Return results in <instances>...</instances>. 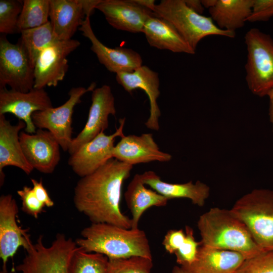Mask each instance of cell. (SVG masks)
<instances>
[{
    "mask_svg": "<svg viewBox=\"0 0 273 273\" xmlns=\"http://www.w3.org/2000/svg\"><path fill=\"white\" fill-rule=\"evenodd\" d=\"M96 9L114 28L132 33L143 32L146 22L154 15L136 0H100Z\"/></svg>",
    "mask_w": 273,
    "mask_h": 273,
    "instance_id": "cell-17",
    "label": "cell"
},
{
    "mask_svg": "<svg viewBox=\"0 0 273 273\" xmlns=\"http://www.w3.org/2000/svg\"><path fill=\"white\" fill-rule=\"evenodd\" d=\"M0 273H14V271L8 272V270L7 271H4V270H2V271H1Z\"/></svg>",
    "mask_w": 273,
    "mask_h": 273,
    "instance_id": "cell-43",
    "label": "cell"
},
{
    "mask_svg": "<svg viewBox=\"0 0 273 273\" xmlns=\"http://www.w3.org/2000/svg\"><path fill=\"white\" fill-rule=\"evenodd\" d=\"M187 6L194 12L202 15L204 10L201 1L200 0H185Z\"/></svg>",
    "mask_w": 273,
    "mask_h": 273,
    "instance_id": "cell-38",
    "label": "cell"
},
{
    "mask_svg": "<svg viewBox=\"0 0 273 273\" xmlns=\"http://www.w3.org/2000/svg\"><path fill=\"white\" fill-rule=\"evenodd\" d=\"M120 125L112 134L102 131L91 141L82 145L70 155L68 163L74 172L80 177L92 174L113 158L114 142L124 135L125 118L119 120Z\"/></svg>",
    "mask_w": 273,
    "mask_h": 273,
    "instance_id": "cell-11",
    "label": "cell"
},
{
    "mask_svg": "<svg viewBox=\"0 0 273 273\" xmlns=\"http://www.w3.org/2000/svg\"><path fill=\"white\" fill-rule=\"evenodd\" d=\"M89 18L90 16L85 18L79 30L90 40L91 50L108 71L116 74L131 72L142 65L141 55L134 50L123 47L111 48L101 42L92 29Z\"/></svg>",
    "mask_w": 273,
    "mask_h": 273,
    "instance_id": "cell-18",
    "label": "cell"
},
{
    "mask_svg": "<svg viewBox=\"0 0 273 273\" xmlns=\"http://www.w3.org/2000/svg\"><path fill=\"white\" fill-rule=\"evenodd\" d=\"M100 0H50V18L59 40H69Z\"/></svg>",
    "mask_w": 273,
    "mask_h": 273,
    "instance_id": "cell-15",
    "label": "cell"
},
{
    "mask_svg": "<svg viewBox=\"0 0 273 273\" xmlns=\"http://www.w3.org/2000/svg\"><path fill=\"white\" fill-rule=\"evenodd\" d=\"M116 74V81L127 92L131 93L134 89L140 88L146 93L150 102V116L145 124L149 129L158 130L159 118L161 116L157 104L160 94L158 74L148 66L142 65L132 72Z\"/></svg>",
    "mask_w": 273,
    "mask_h": 273,
    "instance_id": "cell-20",
    "label": "cell"
},
{
    "mask_svg": "<svg viewBox=\"0 0 273 273\" xmlns=\"http://www.w3.org/2000/svg\"><path fill=\"white\" fill-rule=\"evenodd\" d=\"M50 0H24L18 22V32L40 27L50 17Z\"/></svg>",
    "mask_w": 273,
    "mask_h": 273,
    "instance_id": "cell-28",
    "label": "cell"
},
{
    "mask_svg": "<svg viewBox=\"0 0 273 273\" xmlns=\"http://www.w3.org/2000/svg\"><path fill=\"white\" fill-rule=\"evenodd\" d=\"M136 1L139 4L145 7L152 11L156 5L155 1L154 0H136Z\"/></svg>",
    "mask_w": 273,
    "mask_h": 273,
    "instance_id": "cell-40",
    "label": "cell"
},
{
    "mask_svg": "<svg viewBox=\"0 0 273 273\" xmlns=\"http://www.w3.org/2000/svg\"><path fill=\"white\" fill-rule=\"evenodd\" d=\"M96 83H90L87 88L82 86L72 87L69 92L68 100L57 107H51L35 112L32 115L34 125L39 129H47L58 142L61 148L68 151L73 139L72 115L75 106L81 102L85 94L96 88Z\"/></svg>",
    "mask_w": 273,
    "mask_h": 273,
    "instance_id": "cell-8",
    "label": "cell"
},
{
    "mask_svg": "<svg viewBox=\"0 0 273 273\" xmlns=\"http://www.w3.org/2000/svg\"><path fill=\"white\" fill-rule=\"evenodd\" d=\"M33 187V192L37 198L45 206L51 207L54 206V201L50 198L48 192L44 188L41 179L39 181L31 178Z\"/></svg>",
    "mask_w": 273,
    "mask_h": 273,
    "instance_id": "cell-37",
    "label": "cell"
},
{
    "mask_svg": "<svg viewBox=\"0 0 273 273\" xmlns=\"http://www.w3.org/2000/svg\"><path fill=\"white\" fill-rule=\"evenodd\" d=\"M201 1L204 8L209 9L216 5L217 0H202Z\"/></svg>",
    "mask_w": 273,
    "mask_h": 273,
    "instance_id": "cell-41",
    "label": "cell"
},
{
    "mask_svg": "<svg viewBox=\"0 0 273 273\" xmlns=\"http://www.w3.org/2000/svg\"><path fill=\"white\" fill-rule=\"evenodd\" d=\"M80 44L76 39L58 40L40 53L34 67L33 88L56 86L68 69L67 57Z\"/></svg>",
    "mask_w": 273,
    "mask_h": 273,
    "instance_id": "cell-10",
    "label": "cell"
},
{
    "mask_svg": "<svg viewBox=\"0 0 273 273\" xmlns=\"http://www.w3.org/2000/svg\"><path fill=\"white\" fill-rule=\"evenodd\" d=\"M77 248L76 242L62 234H57L52 245L47 247L40 235L16 268L21 273H68L70 260Z\"/></svg>",
    "mask_w": 273,
    "mask_h": 273,
    "instance_id": "cell-7",
    "label": "cell"
},
{
    "mask_svg": "<svg viewBox=\"0 0 273 273\" xmlns=\"http://www.w3.org/2000/svg\"><path fill=\"white\" fill-rule=\"evenodd\" d=\"M128 208L131 214V228H138L139 221L148 208L165 206L169 200L152 189L145 187L141 174H135L124 193Z\"/></svg>",
    "mask_w": 273,
    "mask_h": 273,
    "instance_id": "cell-25",
    "label": "cell"
},
{
    "mask_svg": "<svg viewBox=\"0 0 273 273\" xmlns=\"http://www.w3.org/2000/svg\"><path fill=\"white\" fill-rule=\"evenodd\" d=\"M153 259L142 256L110 259L107 273H151Z\"/></svg>",
    "mask_w": 273,
    "mask_h": 273,
    "instance_id": "cell-30",
    "label": "cell"
},
{
    "mask_svg": "<svg viewBox=\"0 0 273 273\" xmlns=\"http://www.w3.org/2000/svg\"><path fill=\"white\" fill-rule=\"evenodd\" d=\"M25 123L19 120L12 125L5 115H0V181L3 185L5 175L3 169L8 166L20 168L26 174H30L34 168L27 160L23 152L19 134L26 128Z\"/></svg>",
    "mask_w": 273,
    "mask_h": 273,
    "instance_id": "cell-21",
    "label": "cell"
},
{
    "mask_svg": "<svg viewBox=\"0 0 273 273\" xmlns=\"http://www.w3.org/2000/svg\"><path fill=\"white\" fill-rule=\"evenodd\" d=\"M153 12L154 16L170 22L195 51L206 36L215 35L234 38L236 35L235 32L220 29L210 17L190 9L185 0H162L155 5Z\"/></svg>",
    "mask_w": 273,
    "mask_h": 273,
    "instance_id": "cell-5",
    "label": "cell"
},
{
    "mask_svg": "<svg viewBox=\"0 0 273 273\" xmlns=\"http://www.w3.org/2000/svg\"><path fill=\"white\" fill-rule=\"evenodd\" d=\"M253 4V0H217L209 13L220 29L235 32L247 21Z\"/></svg>",
    "mask_w": 273,
    "mask_h": 273,
    "instance_id": "cell-26",
    "label": "cell"
},
{
    "mask_svg": "<svg viewBox=\"0 0 273 273\" xmlns=\"http://www.w3.org/2000/svg\"><path fill=\"white\" fill-rule=\"evenodd\" d=\"M266 96L268 97L269 100V116L273 131V87L268 91Z\"/></svg>",
    "mask_w": 273,
    "mask_h": 273,
    "instance_id": "cell-39",
    "label": "cell"
},
{
    "mask_svg": "<svg viewBox=\"0 0 273 273\" xmlns=\"http://www.w3.org/2000/svg\"><path fill=\"white\" fill-rule=\"evenodd\" d=\"M245 42L248 88L254 95L264 97L273 87V39L269 35L253 28L245 34Z\"/></svg>",
    "mask_w": 273,
    "mask_h": 273,
    "instance_id": "cell-6",
    "label": "cell"
},
{
    "mask_svg": "<svg viewBox=\"0 0 273 273\" xmlns=\"http://www.w3.org/2000/svg\"><path fill=\"white\" fill-rule=\"evenodd\" d=\"M19 139L32 167L43 173H53L60 160L61 147L54 135L48 130L38 128L33 134L21 131Z\"/></svg>",
    "mask_w": 273,
    "mask_h": 273,
    "instance_id": "cell-16",
    "label": "cell"
},
{
    "mask_svg": "<svg viewBox=\"0 0 273 273\" xmlns=\"http://www.w3.org/2000/svg\"><path fill=\"white\" fill-rule=\"evenodd\" d=\"M171 273H192L183 269L180 266H174L171 271Z\"/></svg>",
    "mask_w": 273,
    "mask_h": 273,
    "instance_id": "cell-42",
    "label": "cell"
},
{
    "mask_svg": "<svg viewBox=\"0 0 273 273\" xmlns=\"http://www.w3.org/2000/svg\"><path fill=\"white\" fill-rule=\"evenodd\" d=\"M248 228L262 249L273 250V191L254 189L240 198L230 209Z\"/></svg>",
    "mask_w": 273,
    "mask_h": 273,
    "instance_id": "cell-4",
    "label": "cell"
},
{
    "mask_svg": "<svg viewBox=\"0 0 273 273\" xmlns=\"http://www.w3.org/2000/svg\"><path fill=\"white\" fill-rule=\"evenodd\" d=\"M34 68L20 45L0 36V88L28 92L33 88Z\"/></svg>",
    "mask_w": 273,
    "mask_h": 273,
    "instance_id": "cell-9",
    "label": "cell"
},
{
    "mask_svg": "<svg viewBox=\"0 0 273 273\" xmlns=\"http://www.w3.org/2000/svg\"><path fill=\"white\" fill-rule=\"evenodd\" d=\"M143 32L149 45L160 50L194 55L195 51L186 42L176 28L168 21L154 16L150 17Z\"/></svg>",
    "mask_w": 273,
    "mask_h": 273,
    "instance_id": "cell-24",
    "label": "cell"
},
{
    "mask_svg": "<svg viewBox=\"0 0 273 273\" xmlns=\"http://www.w3.org/2000/svg\"><path fill=\"white\" fill-rule=\"evenodd\" d=\"M19 212L15 199L11 194L0 197V257L3 270L7 271V264L20 247L27 250L33 244L28 230L18 225L16 218Z\"/></svg>",
    "mask_w": 273,
    "mask_h": 273,
    "instance_id": "cell-12",
    "label": "cell"
},
{
    "mask_svg": "<svg viewBox=\"0 0 273 273\" xmlns=\"http://www.w3.org/2000/svg\"><path fill=\"white\" fill-rule=\"evenodd\" d=\"M133 165L112 158L96 171L81 177L74 188L73 202L92 223H108L131 228V220L121 211L122 187Z\"/></svg>",
    "mask_w": 273,
    "mask_h": 273,
    "instance_id": "cell-1",
    "label": "cell"
},
{
    "mask_svg": "<svg viewBox=\"0 0 273 273\" xmlns=\"http://www.w3.org/2000/svg\"><path fill=\"white\" fill-rule=\"evenodd\" d=\"M112 155L113 158L131 165L153 161L168 162L172 158L170 154L160 151L150 133L123 135L114 146Z\"/></svg>",
    "mask_w": 273,
    "mask_h": 273,
    "instance_id": "cell-19",
    "label": "cell"
},
{
    "mask_svg": "<svg viewBox=\"0 0 273 273\" xmlns=\"http://www.w3.org/2000/svg\"><path fill=\"white\" fill-rule=\"evenodd\" d=\"M23 1H0V32L1 34L18 33V22Z\"/></svg>",
    "mask_w": 273,
    "mask_h": 273,
    "instance_id": "cell-31",
    "label": "cell"
},
{
    "mask_svg": "<svg viewBox=\"0 0 273 273\" xmlns=\"http://www.w3.org/2000/svg\"><path fill=\"white\" fill-rule=\"evenodd\" d=\"M185 237V232L182 229L170 230L165 235L162 245L167 252L174 254L183 244Z\"/></svg>",
    "mask_w": 273,
    "mask_h": 273,
    "instance_id": "cell-36",
    "label": "cell"
},
{
    "mask_svg": "<svg viewBox=\"0 0 273 273\" xmlns=\"http://www.w3.org/2000/svg\"><path fill=\"white\" fill-rule=\"evenodd\" d=\"M51 107V99L44 88H33L28 92L0 88V115L11 113L23 121L27 133L33 134L37 130L32 119L33 113Z\"/></svg>",
    "mask_w": 273,
    "mask_h": 273,
    "instance_id": "cell-13",
    "label": "cell"
},
{
    "mask_svg": "<svg viewBox=\"0 0 273 273\" xmlns=\"http://www.w3.org/2000/svg\"><path fill=\"white\" fill-rule=\"evenodd\" d=\"M78 247L87 252L98 253L109 259L152 255L145 232L140 229H126L108 223H92L83 229Z\"/></svg>",
    "mask_w": 273,
    "mask_h": 273,
    "instance_id": "cell-2",
    "label": "cell"
},
{
    "mask_svg": "<svg viewBox=\"0 0 273 273\" xmlns=\"http://www.w3.org/2000/svg\"><path fill=\"white\" fill-rule=\"evenodd\" d=\"M185 241L175 253L176 261L180 266L191 264L196 259L200 242L196 241L193 230L188 225L185 227Z\"/></svg>",
    "mask_w": 273,
    "mask_h": 273,
    "instance_id": "cell-33",
    "label": "cell"
},
{
    "mask_svg": "<svg viewBox=\"0 0 273 273\" xmlns=\"http://www.w3.org/2000/svg\"><path fill=\"white\" fill-rule=\"evenodd\" d=\"M245 259L237 252L200 245L195 261L180 267L192 273H235Z\"/></svg>",
    "mask_w": 273,
    "mask_h": 273,
    "instance_id": "cell-22",
    "label": "cell"
},
{
    "mask_svg": "<svg viewBox=\"0 0 273 273\" xmlns=\"http://www.w3.org/2000/svg\"><path fill=\"white\" fill-rule=\"evenodd\" d=\"M20 33L17 43L24 51L33 68L42 51L59 40L50 21L40 27L22 30Z\"/></svg>",
    "mask_w": 273,
    "mask_h": 273,
    "instance_id": "cell-27",
    "label": "cell"
},
{
    "mask_svg": "<svg viewBox=\"0 0 273 273\" xmlns=\"http://www.w3.org/2000/svg\"><path fill=\"white\" fill-rule=\"evenodd\" d=\"M145 185L162 195L168 200L186 198L193 204L202 207L210 194V188L206 184L197 180L184 184H171L163 181L153 171H145L141 174Z\"/></svg>",
    "mask_w": 273,
    "mask_h": 273,
    "instance_id": "cell-23",
    "label": "cell"
},
{
    "mask_svg": "<svg viewBox=\"0 0 273 273\" xmlns=\"http://www.w3.org/2000/svg\"><path fill=\"white\" fill-rule=\"evenodd\" d=\"M200 245L239 252L245 259L261 251L248 228L230 209L213 207L201 214L197 221Z\"/></svg>",
    "mask_w": 273,
    "mask_h": 273,
    "instance_id": "cell-3",
    "label": "cell"
},
{
    "mask_svg": "<svg viewBox=\"0 0 273 273\" xmlns=\"http://www.w3.org/2000/svg\"><path fill=\"white\" fill-rule=\"evenodd\" d=\"M235 273H273V250L245 259Z\"/></svg>",
    "mask_w": 273,
    "mask_h": 273,
    "instance_id": "cell-32",
    "label": "cell"
},
{
    "mask_svg": "<svg viewBox=\"0 0 273 273\" xmlns=\"http://www.w3.org/2000/svg\"><path fill=\"white\" fill-rule=\"evenodd\" d=\"M273 16V0H253L252 12L247 21H267Z\"/></svg>",
    "mask_w": 273,
    "mask_h": 273,
    "instance_id": "cell-35",
    "label": "cell"
},
{
    "mask_svg": "<svg viewBox=\"0 0 273 273\" xmlns=\"http://www.w3.org/2000/svg\"><path fill=\"white\" fill-rule=\"evenodd\" d=\"M91 101L85 125L77 136L73 139L68 151L70 155L107 129L109 115L116 114L115 99L110 86L103 85L95 88L92 91Z\"/></svg>",
    "mask_w": 273,
    "mask_h": 273,
    "instance_id": "cell-14",
    "label": "cell"
},
{
    "mask_svg": "<svg viewBox=\"0 0 273 273\" xmlns=\"http://www.w3.org/2000/svg\"><path fill=\"white\" fill-rule=\"evenodd\" d=\"M109 258L87 252L77 246L69 263L68 273H107Z\"/></svg>",
    "mask_w": 273,
    "mask_h": 273,
    "instance_id": "cell-29",
    "label": "cell"
},
{
    "mask_svg": "<svg viewBox=\"0 0 273 273\" xmlns=\"http://www.w3.org/2000/svg\"><path fill=\"white\" fill-rule=\"evenodd\" d=\"M22 201L21 210L35 218L43 211L44 205L36 197L32 188L24 186L17 191Z\"/></svg>",
    "mask_w": 273,
    "mask_h": 273,
    "instance_id": "cell-34",
    "label": "cell"
}]
</instances>
